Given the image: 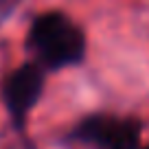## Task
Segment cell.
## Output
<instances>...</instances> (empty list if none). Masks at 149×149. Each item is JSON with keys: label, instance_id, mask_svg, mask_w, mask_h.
Here are the masks:
<instances>
[{"label": "cell", "instance_id": "cell-1", "mask_svg": "<svg viewBox=\"0 0 149 149\" xmlns=\"http://www.w3.org/2000/svg\"><path fill=\"white\" fill-rule=\"evenodd\" d=\"M29 44L51 68L77 64L84 57L86 40L81 31L61 13H46L33 22Z\"/></svg>", "mask_w": 149, "mask_h": 149}, {"label": "cell", "instance_id": "cell-2", "mask_svg": "<svg viewBox=\"0 0 149 149\" xmlns=\"http://www.w3.org/2000/svg\"><path fill=\"white\" fill-rule=\"evenodd\" d=\"M77 136L97 149H138L140 130L134 121L94 116L81 123Z\"/></svg>", "mask_w": 149, "mask_h": 149}, {"label": "cell", "instance_id": "cell-3", "mask_svg": "<svg viewBox=\"0 0 149 149\" xmlns=\"http://www.w3.org/2000/svg\"><path fill=\"white\" fill-rule=\"evenodd\" d=\"M44 74L37 66H22L18 68L5 84V103L9 107L11 116L15 118L18 125H22L26 118L29 110L35 105V101L42 94Z\"/></svg>", "mask_w": 149, "mask_h": 149}, {"label": "cell", "instance_id": "cell-4", "mask_svg": "<svg viewBox=\"0 0 149 149\" xmlns=\"http://www.w3.org/2000/svg\"><path fill=\"white\" fill-rule=\"evenodd\" d=\"M13 5H15V0H0V20L5 18L7 13H9Z\"/></svg>", "mask_w": 149, "mask_h": 149}, {"label": "cell", "instance_id": "cell-5", "mask_svg": "<svg viewBox=\"0 0 149 149\" xmlns=\"http://www.w3.org/2000/svg\"><path fill=\"white\" fill-rule=\"evenodd\" d=\"M147 149H149V147H147Z\"/></svg>", "mask_w": 149, "mask_h": 149}]
</instances>
